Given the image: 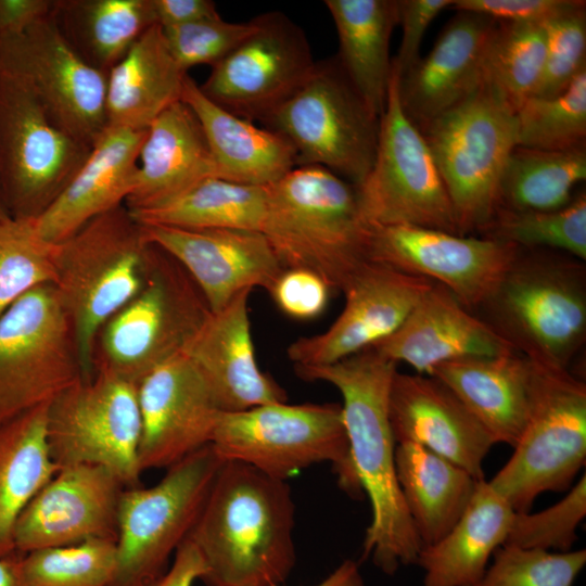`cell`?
<instances>
[{"mask_svg":"<svg viewBox=\"0 0 586 586\" xmlns=\"http://www.w3.org/2000/svg\"><path fill=\"white\" fill-rule=\"evenodd\" d=\"M306 381L332 384L341 405L349 455L361 491L371 506L364 558L387 575L416 564L422 544L406 508L395 466V440L388 419V395L397 364L372 348L321 366H294Z\"/></svg>","mask_w":586,"mask_h":586,"instance_id":"cell-1","label":"cell"},{"mask_svg":"<svg viewBox=\"0 0 586 586\" xmlns=\"http://www.w3.org/2000/svg\"><path fill=\"white\" fill-rule=\"evenodd\" d=\"M295 506L285 481L224 461L189 539L199 550L207 586L281 585L291 574Z\"/></svg>","mask_w":586,"mask_h":586,"instance_id":"cell-2","label":"cell"},{"mask_svg":"<svg viewBox=\"0 0 586 586\" xmlns=\"http://www.w3.org/2000/svg\"><path fill=\"white\" fill-rule=\"evenodd\" d=\"M267 193L262 233L281 266L309 270L343 291L369 262L370 226L355 187L323 167L297 166Z\"/></svg>","mask_w":586,"mask_h":586,"instance_id":"cell-3","label":"cell"},{"mask_svg":"<svg viewBox=\"0 0 586 586\" xmlns=\"http://www.w3.org/2000/svg\"><path fill=\"white\" fill-rule=\"evenodd\" d=\"M156 251L125 204L56 243L53 285L72 324L84 379L94 374L100 330L141 290Z\"/></svg>","mask_w":586,"mask_h":586,"instance_id":"cell-4","label":"cell"},{"mask_svg":"<svg viewBox=\"0 0 586 586\" xmlns=\"http://www.w3.org/2000/svg\"><path fill=\"white\" fill-rule=\"evenodd\" d=\"M564 254L520 249L477 308L517 353L568 369L586 337V272L581 259Z\"/></svg>","mask_w":586,"mask_h":586,"instance_id":"cell-5","label":"cell"},{"mask_svg":"<svg viewBox=\"0 0 586 586\" xmlns=\"http://www.w3.org/2000/svg\"><path fill=\"white\" fill-rule=\"evenodd\" d=\"M448 192L460 235L485 233L497 209L498 182L517 146V116L485 76L460 103L418 128Z\"/></svg>","mask_w":586,"mask_h":586,"instance_id":"cell-6","label":"cell"},{"mask_svg":"<svg viewBox=\"0 0 586 586\" xmlns=\"http://www.w3.org/2000/svg\"><path fill=\"white\" fill-rule=\"evenodd\" d=\"M211 445L222 461L242 462L285 482L310 466L330 462L345 492L362 493L337 404L281 402L222 411Z\"/></svg>","mask_w":586,"mask_h":586,"instance_id":"cell-7","label":"cell"},{"mask_svg":"<svg viewBox=\"0 0 586 586\" xmlns=\"http://www.w3.org/2000/svg\"><path fill=\"white\" fill-rule=\"evenodd\" d=\"M531 406L513 454L488 483L515 512L572 485L586 460V385L569 369L533 362Z\"/></svg>","mask_w":586,"mask_h":586,"instance_id":"cell-8","label":"cell"},{"mask_svg":"<svg viewBox=\"0 0 586 586\" xmlns=\"http://www.w3.org/2000/svg\"><path fill=\"white\" fill-rule=\"evenodd\" d=\"M209 313L187 271L157 247L141 290L100 330L94 372L104 371L137 385L153 369L181 354Z\"/></svg>","mask_w":586,"mask_h":586,"instance_id":"cell-9","label":"cell"},{"mask_svg":"<svg viewBox=\"0 0 586 586\" xmlns=\"http://www.w3.org/2000/svg\"><path fill=\"white\" fill-rule=\"evenodd\" d=\"M379 122L333 58L316 62L262 124L292 145L297 166L323 167L357 187L372 167Z\"/></svg>","mask_w":586,"mask_h":586,"instance_id":"cell-10","label":"cell"},{"mask_svg":"<svg viewBox=\"0 0 586 586\" xmlns=\"http://www.w3.org/2000/svg\"><path fill=\"white\" fill-rule=\"evenodd\" d=\"M224 461L207 446L151 487H126L118 506L116 566L109 586H150L188 537Z\"/></svg>","mask_w":586,"mask_h":586,"instance_id":"cell-11","label":"cell"},{"mask_svg":"<svg viewBox=\"0 0 586 586\" xmlns=\"http://www.w3.org/2000/svg\"><path fill=\"white\" fill-rule=\"evenodd\" d=\"M355 190L360 216L370 227L415 226L459 234L430 148L402 107L393 67L374 161Z\"/></svg>","mask_w":586,"mask_h":586,"instance_id":"cell-12","label":"cell"},{"mask_svg":"<svg viewBox=\"0 0 586 586\" xmlns=\"http://www.w3.org/2000/svg\"><path fill=\"white\" fill-rule=\"evenodd\" d=\"M84 379L69 318L53 284L37 286L0 317V425Z\"/></svg>","mask_w":586,"mask_h":586,"instance_id":"cell-13","label":"cell"},{"mask_svg":"<svg viewBox=\"0 0 586 586\" xmlns=\"http://www.w3.org/2000/svg\"><path fill=\"white\" fill-rule=\"evenodd\" d=\"M90 151L48 115L20 78L0 69V193L11 217L40 215Z\"/></svg>","mask_w":586,"mask_h":586,"instance_id":"cell-14","label":"cell"},{"mask_svg":"<svg viewBox=\"0 0 586 586\" xmlns=\"http://www.w3.org/2000/svg\"><path fill=\"white\" fill-rule=\"evenodd\" d=\"M140 435L137 386L104 371L77 381L47 408V442L59 469L102 466L126 487L139 486Z\"/></svg>","mask_w":586,"mask_h":586,"instance_id":"cell-15","label":"cell"},{"mask_svg":"<svg viewBox=\"0 0 586 586\" xmlns=\"http://www.w3.org/2000/svg\"><path fill=\"white\" fill-rule=\"evenodd\" d=\"M0 69L20 78L81 143L92 148L105 130L107 75L71 47L51 15L22 34L0 37Z\"/></svg>","mask_w":586,"mask_h":586,"instance_id":"cell-16","label":"cell"},{"mask_svg":"<svg viewBox=\"0 0 586 586\" xmlns=\"http://www.w3.org/2000/svg\"><path fill=\"white\" fill-rule=\"evenodd\" d=\"M256 20V29L199 87L231 114L263 123L305 82L316 61L303 29L286 15Z\"/></svg>","mask_w":586,"mask_h":586,"instance_id":"cell-17","label":"cell"},{"mask_svg":"<svg viewBox=\"0 0 586 586\" xmlns=\"http://www.w3.org/2000/svg\"><path fill=\"white\" fill-rule=\"evenodd\" d=\"M519 251L488 237L415 226L370 227L368 240L369 262L441 284L469 310L486 300Z\"/></svg>","mask_w":586,"mask_h":586,"instance_id":"cell-18","label":"cell"},{"mask_svg":"<svg viewBox=\"0 0 586 586\" xmlns=\"http://www.w3.org/2000/svg\"><path fill=\"white\" fill-rule=\"evenodd\" d=\"M136 386L142 472L168 469L211 444L222 410L183 353L153 369Z\"/></svg>","mask_w":586,"mask_h":586,"instance_id":"cell-19","label":"cell"},{"mask_svg":"<svg viewBox=\"0 0 586 586\" xmlns=\"http://www.w3.org/2000/svg\"><path fill=\"white\" fill-rule=\"evenodd\" d=\"M433 283L366 263L343 289L345 305L337 318L324 332L293 341L289 359L294 366H321L370 348L403 324Z\"/></svg>","mask_w":586,"mask_h":586,"instance_id":"cell-20","label":"cell"},{"mask_svg":"<svg viewBox=\"0 0 586 586\" xmlns=\"http://www.w3.org/2000/svg\"><path fill=\"white\" fill-rule=\"evenodd\" d=\"M125 488L123 481L102 466L60 468L18 517L15 551L24 553L90 538L116 542L118 506Z\"/></svg>","mask_w":586,"mask_h":586,"instance_id":"cell-21","label":"cell"},{"mask_svg":"<svg viewBox=\"0 0 586 586\" xmlns=\"http://www.w3.org/2000/svg\"><path fill=\"white\" fill-rule=\"evenodd\" d=\"M143 228L149 241L187 271L211 311L221 309L244 290L268 291L284 269L260 231Z\"/></svg>","mask_w":586,"mask_h":586,"instance_id":"cell-22","label":"cell"},{"mask_svg":"<svg viewBox=\"0 0 586 586\" xmlns=\"http://www.w3.org/2000/svg\"><path fill=\"white\" fill-rule=\"evenodd\" d=\"M388 419L396 444H419L484 480L483 461L495 443L442 381L396 371L388 395Z\"/></svg>","mask_w":586,"mask_h":586,"instance_id":"cell-23","label":"cell"},{"mask_svg":"<svg viewBox=\"0 0 586 586\" xmlns=\"http://www.w3.org/2000/svg\"><path fill=\"white\" fill-rule=\"evenodd\" d=\"M496 25L497 21L487 15L458 11L429 54L404 75H397L402 107L417 128L447 112L479 87Z\"/></svg>","mask_w":586,"mask_h":586,"instance_id":"cell-24","label":"cell"},{"mask_svg":"<svg viewBox=\"0 0 586 586\" xmlns=\"http://www.w3.org/2000/svg\"><path fill=\"white\" fill-rule=\"evenodd\" d=\"M251 291L240 292L221 309L211 311L182 352L225 412L286 402L285 391L260 370L255 358L249 316Z\"/></svg>","mask_w":586,"mask_h":586,"instance_id":"cell-25","label":"cell"},{"mask_svg":"<svg viewBox=\"0 0 586 586\" xmlns=\"http://www.w3.org/2000/svg\"><path fill=\"white\" fill-rule=\"evenodd\" d=\"M370 348L429 374L438 364L471 356L517 353L445 286L433 283L403 324Z\"/></svg>","mask_w":586,"mask_h":586,"instance_id":"cell-26","label":"cell"},{"mask_svg":"<svg viewBox=\"0 0 586 586\" xmlns=\"http://www.w3.org/2000/svg\"><path fill=\"white\" fill-rule=\"evenodd\" d=\"M145 133L106 127L71 181L34 218L39 234L60 243L92 218L124 205L135 187Z\"/></svg>","mask_w":586,"mask_h":586,"instance_id":"cell-27","label":"cell"},{"mask_svg":"<svg viewBox=\"0 0 586 586\" xmlns=\"http://www.w3.org/2000/svg\"><path fill=\"white\" fill-rule=\"evenodd\" d=\"M211 177L217 176L203 128L180 100L148 127L125 205L129 211L154 207Z\"/></svg>","mask_w":586,"mask_h":586,"instance_id":"cell-28","label":"cell"},{"mask_svg":"<svg viewBox=\"0 0 586 586\" xmlns=\"http://www.w3.org/2000/svg\"><path fill=\"white\" fill-rule=\"evenodd\" d=\"M428 375L455 393L495 444H517L531 406L530 359L519 353L463 357L436 365Z\"/></svg>","mask_w":586,"mask_h":586,"instance_id":"cell-29","label":"cell"},{"mask_svg":"<svg viewBox=\"0 0 586 586\" xmlns=\"http://www.w3.org/2000/svg\"><path fill=\"white\" fill-rule=\"evenodd\" d=\"M181 101L203 128L217 178L269 187L297 167L295 151L282 136L217 105L189 75Z\"/></svg>","mask_w":586,"mask_h":586,"instance_id":"cell-30","label":"cell"},{"mask_svg":"<svg viewBox=\"0 0 586 586\" xmlns=\"http://www.w3.org/2000/svg\"><path fill=\"white\" fill-rule=\"evenodd\" d=\"M514 513L488 481H479L450 531L421 548L416 564L424 571L423 586H476L489 558L506 543Z\"/></svg>","mask_w":586,"mask_h":586,"instance_id":"cell-31","label":"cell"},{"mask_svg":"<svg viewBox=\"0 0 586 586\" xmlns=\"http://www.w3.org/2000/svg\"><path fill=\"white\" fill-rule=\"evenodd\" d=\"M188 72L174 59L161 26H151L106 77V127L145 130L181 100Z\"/></svg>","mask_w":586,"mask_h":586,"instance_id":"cell-32","label":"cell"},{"mask_svg":"<svg viewBox=\"0 0 586 586\" xmlns=\"http://www.w3.org/2000/svg\"><path fill=\"white\" fill-rule=\"evenodd\" d=\"M339 37L341 67L380 118L392 76L390 41L398 25L397 0H326Z\"/></svg>","mask_w":586,"mask_h":586,"instance_id":"cell-33","label":"cell"},{"mask_svg":"<svg viewBox=\"0 0 586 586\" xmlns=\"http://www.w3.org/2000/svg\"><path fill=\"white\" fill-rule=\"evenodd\" d=\"M395 466L398 485L422 547L435 544L460 519L479 480L411 442L396 444Z\"/></svg>","mask_w":586,"mask_h":586,"instance_id":"cell-34","label":"cell"},{"mask_svg":"<svg viewBox=\"0 0 586 586\" xmlns=\"http://www.w3.org/2000/svg\"><path fill=\"white\" fill-rule=\"evenodd\" d=\"M51 16L71 47L106 75L156 24L152 0H54Z\"/></svg>","mask_w":586,"mask_h":586,"instance_id":"cell-35","label":"cell"},{"mask_svg":"<svg viewBox=\"0 0 586 586\" xmlns=\"http://www.w3.org/2000/svg\"><path fill=\"white\" fill-rule=\"evenodd\" d=\"M48 405L0 425V558L16 552L18 517L59 470L47 442Z\"/></svg>","mask_w":586,"mask_h":586,"instance_id":"cell-36","label":"cell"},{"mask_svg":"<svg viewBox=\"0 0 586 586\" xmlns=\"http://www.w3.org/2000/svg\"><path fill=\"white\" fill-rule=\"evenodd\" d=\"M267 194V187L211 177L161 205L129 212L143 226L262 232Z\"/></svg>","mask_w":586,"mask_h":586,"instance_id":"cell-37","label":"cell"},{"mask_svg":"<svg viewBox=\"0 0 586 586\" xmlns=\"http://www.w3.org/2000/svg\"><path fill=\"white\" fill-rule=\"evenodd\" d=\"M586 178V148L548 151L515 146L502 168L497 212L561 208L574 199L575 186Z\"/></svg>","mask_w":586,"mask_h":586,"instance_id":"cell-38","label":"cell"},{"mask_svg":"<svg viewBox=\"0 0 586 586\" xmlns=\"http://www.w3.org/2000/svg\"><path fill=\"white\" fill-rule=\"evenodd\" d=\"M547 53L544 24L497 22L484 64V76L515 110L539 85Z\"/></svg>","mask_w":586,"mask_h":586,"instance_id":"cell-39","label":"cell"},{"mask_svg":"<svg viewBox=\"0 0 586 586\" xmlns=\"http://www.w3.org/2000/svg\"><path fill=\"white\" fill-rule=\"evenodd\" d=\"M21 586H109L116 566V542L90 538L10 557Z\"/></svg>","mask_w":586,"mask_h":586,"instance_id":"cell-40","label":"cell"},{"mask_svg":"<svg viewBox=\"0 0 586 586\" xmlns=\"http://www.w3.org/2000/svg\"><path fill=\"white\" fill-rule=\"evenodd\" d=\"M515 116L517 146L548 151L586 148V68L562 92L526 99Z\"/></svg>","mask_w":586,"mask_h":586,"instance_id":"cell-41","label":"cell"},{"mask_svg":"<svg viewBox=\"0 0 586 586\" xmlns=\"http://www.w3.org/2000/svg\"><path fill=\"white\" fill-rule=\"evenodd\" d=\"M485 237L520 249H550L586 258V194L552 211L497 212Z\"/></svg>","mask_w":586,"mask_h":586,"instance_id":"cell-42","label":"cell"},{"mask_svg":"<svg viewBox=\"0 0 586 586\" xmlns=\"http://www.w3.org/2000/svg\"><path fill=\"white\" fill-rule=\"evenodd\" d=\"M55 279L56 243L39 234L34 218L0 220V317L23 295Z\"/></svg>","mask_w":586,"mask_h":586,"instance_id":"cell-43","label":"cell"},{"mask_svg":"<svg viewBox=\"0 0 586 586\" xmlns=\"http://www.w3.org/2000/svg\"><path fill=\"white\" fill-rule=\"evenodd\" d=\"M476 586H573L586 563L585 549L551 552L504 544Z\"/></svg>","mask_w":586,"mask_h":586,"instance_id":"cell-44","label":"cell"},{"mask_svg":"<svg viewBox=\"0 0 586 586\" xmlns=\"http://www.w3.org/2000/svg\"><path fill=\"white\" fill-rule=\"evenodd\" d=\"M586 515L585 474L557 504L538 512H515L506 539L521 548L570 551L577 539L576 530Z\"/></svg>","mask_w":586,"mask_h":586,"instance_id":"cell-45","label":"cell"},{"mask_svg":"<svg viewBox=\"0 0 586 586\" xmlns=\"http://www.w3.org/2000/svg\"><path fill=\"white\" fill-rule=\"evenodd\" d=\"M256 26V17L233 23L219 16L161 28L174 59L188 72L190 67L201 64L215 66L244 41Z\"/></svg>","mask_w":586,"mask_h":586,"instance_id":"cell-46","label":"cell"},{"mask_svg":"<svg viewBox=\"0 0 586 586\" xmlns=\"http://www.w3.org/2000/svg\"><path fill=\"white\" fill-rule=\"evenodd\" d=\"M547 53L542 79L532 97L562 92L586 68V4L544 23Z\"/></svg>","mask_w":586,"mask_h":586,"instance_id":"cell-47","label":"cell"},{"mask_svg":"<svg viewBox=\"0 0 586 586\" xmlns=\"http://www.w3.org/2000/svg\"><path fill=\"white\" fill-rule=\"evenodd\" d=\"M331 289L316 273L298 268L283 269L268 290L276 306L286 316L309 320L326 309Z\"/></svg>","mask_w":586,"mask_h":586,"instance_id":"cell-48","label":"cell"},{"mask_svg":"<svg viewBox=\"0 0 586 586\" xmlns=\"http://www.w3.org/2000/svg\"><path fill=\"white\" fill-rule=\"evenodd\" d=\"M585 4L586 2L581 0H453L450 8L484 14L497 22L544 24Z\"/></svg>","mask_w":586,"mask_h":586,"instance_id":"cell-49","label":"cell"},{"mask_svg":"<svg viewBox=\"0 0 586 586\" xmlns=\"http://www.w3.org/2000/svg\"><path fill=\"white\" fill-rule=\"evenodd\" d=\"M453 0H397L398 25L403 35L392 67L398 76L409 71L421 58L420 46L432 21L450 8Z\"/></svg>","mask_w":586,"mask_h":586,"instance_id":"cell-50","label":"cell"},{"mask_svg":"<svg viewBox=\"0 0 586 586\" xmlns=\"http://www.w3.org/2000/svg\"><path fill=\"white\" fill-rule=\"evenodd\" d=\"M155 22L162 28L219 17L209 0H152Z\"/></svg>","mask_w":586,"mask_h":586,"instance_id":"cell-51","label":"cell"},{"mask_svg":"<svg viewBox=\"0 0 586 586\" xmlns=\"http://www.w3.org/2000/svg\"><path fill=\"white\" fill-rule=\"evenodd\" d=\"M54 0H0V37L24 33L51 15Z\"/></svg>","mask_w":586,"mask_h":586,"instance_id":"cell-52","label":"cell"},{"mask_svg":"<svg viewBox=\"0 0 586 586\" xmlns=\"http://www.w3.org/2000/svg\"><path fill=\"white\" fill-rule=\"evenodd\" d=\"M205 573L206 566L199 550L186 538L174 553L169 568L150 586H193L196 579L202 581Z\"/></svg>","mask_w":586,"mask_h":586,"instance_id":"cell-53","label":"cell"},{"mask_svg":"<svg viewBox=\"0 0 586 586\" xmlns=\"http://www.w3.org/2000/svg\"><path fill=\"white\" fill-rule=\"evenodd\" d=\"M315 586H365V582L358 564L352 560H345L330 575Z\"/></svg>","mask_w":586,"mask_h":586,"instance_id":"cell-54","label":"cell"},{"mask_svg":"<svg viewBox=\"0 0 586 586\" xmlns=\"http://www.w3.org/2000/svg\"><path fill=\"white\" fill-rule=\"evenodd\" d=\"M10 557L0 558V586H21L13 571Z\"/></svg>","mask_w":586,"mask_h":586,"instance_id":"cell-55","label":"cell"},{"mask_svg":"<svg viewBox=\"0 0 586 586\" xmlns=\"http://www.w3.org/2000/svg\"><path fill=\"white\" fill-rule=\"evenodd\" d=\"M8 217H11L2 202L1 193H0V220L5 219Z\"/></svg>","mask_w":586,"mask_h":586,"instance_id":"cell-56","label":"cell"}]
</instances>
